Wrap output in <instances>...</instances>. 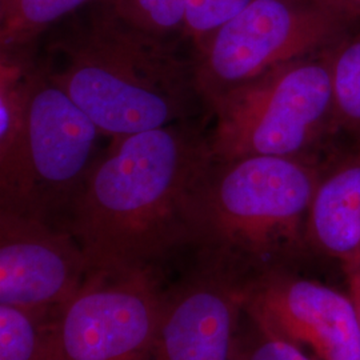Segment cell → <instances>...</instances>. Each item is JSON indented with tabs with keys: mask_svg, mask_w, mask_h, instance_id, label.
<instances>
[{
	"mask_svg": "<svg viewBox=\"0 0 360 360\" xmlns=\"http://www.w3.org/2000/svg\"><path fill=\"white\" fill-rule=\"evenodd\" d=\"M245 319L247 326L240 333L235 360H315L303 349L251 319L247 314Z\"/></svg>",
	"mask_w": 360,
	"mask_h": 360,
	"instance_id": "e0dca14e",
	"label": "cell"
},
{
	"mask_svg": "<svg viewBox=\"0 0 360 360\" xmlns=\"http://www.w3.org/2000/svg\"><path fill=\"white\" fill-rule=\"evenodd\" d=\"M50 44L46 77L112 141L187 122L198 102L195 58L129 25L103 0Z\"/></svg>",
	"mask_w": 360,
	"mask_h": 360,
	"instance_id": "7a4b0ae2",
	"label": "cell"
},
{
	"mask_svg": "<svg viewBox=\"0 0 360 360\" xmlns=\"http://www.w3.org/2000/svg\"><path fill=\"white\" fill-rule=\"evenodd\" d=\"M328 50L274 67L215 96L208 136L214 162L248 156L309 158L334 129Z\"/></svg>",
	"mask_w": 360,
	"mask_h": 360,
	"instance_id": "277c9868",
	"label": "cell"
},
{
	"mask_svg": "<svg viewBox=\"0 0 360 360\" xmlns=\"http://www.w3.org/2000/svg\"><path fill=\"white\" fill-rule=\"evenodd\" d=\"M58 314L0 304V360H55Z\"/></svg>",
	"mask_w": 360,
	"mask_h": 360,
	"instance_id": "7c38bea8",
	"label": "cell"
},
{
	"mask_svg": "<svg viewBox=\"0 0 360 360\" xmlns=\"http://www.w3.org/2000/svg\"><path fill=\"white\" fill-rule=\"evenodd\" d=\"M323 171L309 158L248 156L214 163L193 206V243L245 290L311 254L307 219Z\"/></svg>",
	"mask_w": 360,
	"mask_h": 360,
	"instance_id": "3957f363",
	"label": "cell"
},
{
	"mask_svg": "<svg viewBox=\"0 0 360 360\" xmlns=\"http://www.w3.org/2000/svg\"><path fill=\"white\" fill-rule=\"evenodd\" d=\"M351 19L323 0H252L196 49V77L208 104L274 67L326 51Z\"/></svg>",
	"mask_w": 360,
	"mask_h": 360,
	"instance_id": "8992f818",
	"label": "cell"
},
{
	"mask_svg": "<svg viewBox=\"0 0 360 360\" xmlns=\"http://www.w3.org/2000/svg\"><path fill=\"white\" fill-rule=\"evenodd\" d=\"M114 13L144 31L169 37L183 30L188 0H103Z\"/></svg>",
	"mask_w": 360,
	"mask_h": 360,
	"instance_id": "9a60e30c",
	"label": "cell"
},
{
	"mask_svg": "<svg viewBox=\"0 0 360 360\" xmlns=\"http://www.w3.org/2000/svg\"><path fill=\"white\" fill-rule=\"evenodd\" d=\"M348 283V294L355 304L360 323V259L343 267Z\"/></svg>",
	"mask_w": 360,
	"mask_h": 360,
	"instance_id": "ac0fdd59",
	"label": "cell"
},
{
	"mask_svg": "<svg viewBox=\"0 0 360 360\" xmlns=\"http://www.w3.org/2000/svg\"><path fill=\"white\" fill-rule=\"evenodd\" d=\"M334 129L360 135V34L330 49Z\"/></svg>",
	"mask_w": 360,
	"mask_h": 360,
	"instance_id": "5bb4252c",
	"label": "cell"
},
{
	"mask_svg": "<svg viewBox=\"0 0 360 360\" xmlns=\"http://www.w3.org/2000/svg\"><path fill=\"white\" fill-rule=\"evenodd\" d=\"M252 0H188L181 35L195 50L219 27L242 13Z\"/></svg>",
	"mask_w": 360,
	"mask_h": 360,
	"instance_id": "2e32d148",
	"label": "cell"
},
{
	"mask_svg": "<svg viewBox=\"0 0 360 360\" xmlns=\"http://www.w3.org/2000/svg\"><path fill=\"white\" fill-rule=\"evenodd\" d=\"M245 314L315 360H360V323L352 297L297 275L272 272L245 290Z\"/></svg>",
	"mask_w": 360,
	"mask_h": 360,
	"instance_id": "ba28073f",
	"label": "cell"
},
{
	"mask_svg": "<svg viewBox=\"0 0 360 360\" xmlns=\"http://www.w3.org/2000/svg\"><path fill=\"white\" fill-rule=\"evenodd\" d=\"M151 267L94 269L62 309L55 360H147L162 318Z\"/></svg>",
	"mask_w": 360,
	"mask_h": 360,
	"instance_id": "52a82bcc",
	"label": "cell"
},
{
	"mask_svg": "<svg viewBox=\"0 0 360 360\" xmlns=\"http://www.w3.org/2000/svg\"><path fill=\"white\" fill-rule=\"evenodd\" d=\"M338 11L345 13L351 20L360 19V0H323Z\"/></svg>",
	"mask_w": 360,
	"mask_h": 360,
	"instance_id": "d6986e66",
	"label": "cell"
},
{
	"mask_svg": "<svg viewBox=\"0 0 360 360\" xmlns=\"http://www.w3.org/2000/svg\"><path fill=\"white\" fill-rule=\"evenodd\" d=\"M311 254L334 259L342 269L360 259V156L322 172L307 219Z\"/></svg>",
	"mask_w": 360,
	"mask_h": 360,
	"instance_id": "8fae6325",
	"label": "cell"
},
{
	"mask_svg": "<svg viewBox=\"0 0 360 360\" xmlns=\"http://www.w3.org/2000/svg\"><path fill=\"white\" fill-rule=\"evenodd\" d=\"M214 159L187 122L114 141L95 162L65 229L94 269L151 267L193 243V206Z\"/></svg>",
	"mask_w": 360,
	"mask_h": 360,
	"instance_id": "6da1fadb",
	"label": "cell"
},
{
	"mask_svg": "<svg viewBox=\"0 0 360 360\" xmlns=\"http://www.w3.org/2000/svg\"><path fill=\"white\" fill-rule=\"evenodd\" d=\"M102 135L38 68L20 136L0 160V210L51 223L53 215H67L101 156Z\"/></svg>",
	"mask_w": 360,
	"mask_h": 360,
	"instance_id": "5b68a950",
	"label": "cell"
},
{
	"mask_svg": "<svg viewBox=\"0 0 360 360\" xmlns=\"http://www.w3.org/2000/svg\"><path fill=\"white\" fill-rule=\"evenodd\" d=\"M90 270L71 232L44 219L0 210V304L60 309Z\"/></svg>",
	"mask_w": 360,
	"mask_h": 360,
	"instance_id": "9c48e42d",
	"label": "cell"
},
{
	"mask_svg": "<svg viewBox=\"0 0 360 360\" xmlns=\"http://www.w3.org/2000/svg\"><path fill=\"white\" fill-rule=\"evenodd\" d=\"M198 275L165 295L147 360H235L245 316V285L207 260Z\"/></svg>",
	"mask_w": 360,
	"mask_h": 360,
	"instance_id": "30bf717a",
	"label": "cell"
},
{
	"mask_svg": "<svg viewBox=\"0 0 360 360\" xmlns=\"http://www.w3.org/2000/svg\"><path fill=\"white\" fill-rule=\"evenodd\" d=\"M98 0H0V49H27L52 25Z\"/></svg>",
	"mask_w": 360,
	"mask_h": 360,
	"instance_id": "4fadbf2b",
	"label": "cell"
}]
</instances>
